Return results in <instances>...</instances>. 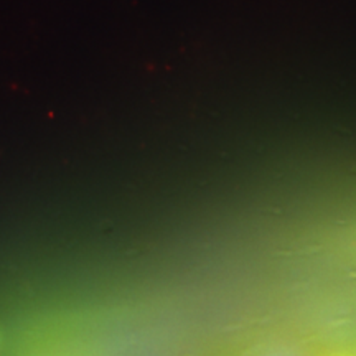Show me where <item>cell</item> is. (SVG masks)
Segmentation results:
<instances>
[{
  "label": "cell",
  "mask_w": 356,
  "mask_h": 356,
  "mask_svg": "<svg viewBox=\"0 0 356 356\" xmlns=\"http://www.w3.org/2000/svg\"><path fill=\"white\" fill-rule=\"evenodd\" d=\"M346 356H356V355H346Z\"/></svg>",
  "instance_id": "obj_1"
}]
</instances>
